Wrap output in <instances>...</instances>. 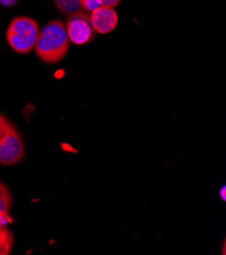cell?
<instances>
[{
    "label": "cell",
    "mask_w": 226,
    "mask_h": 255,
    "mask_svg": "<svg viewBox=\"0 0 226 255\" xmlns=\"http://www.w3.org/2000/svg\"><path fill=\"white\" fill-rule=\"evenodd\" d=\"M17 0H0V3H2L5 6H11L13 5Z\"/></svg>",
    "instance_id": "obj_12"
},
{
    "label": "cell",
    "mask_w": 226,
    "mask_h": 255,
    "mask_svg": "<svg viewBox=\"0 0 226 255\" xmlns=\"http://www.w3.org/2000/svg\"><path fill=\"white\" fill-rule=\"evenodd\" d=\"M39 35V23L29 16L14 17L7 28L6 40L10 48L19 54L30 53Z\"/></svg>",
    "instance_id": "obj_2"
},
{
    "label": "cell",
    "mask_w": 226,
    "mask_h": 255,
    "mask_svg": "<svg viewBox=\"0 0 226 255\" xmlns=\"http://www.w3.org/2000/svg\"><path fill=\"white\" fill-rule=\"evenodd\" d=\"M34 48L38 57L47 64L61 61L69 50V38L63 21L55 19L46 23L39 31Z\"/></svg>",
    "instance_id": "obj_1"
},
{
    "label": "cell",
    "mask_w": 226,
    "mask_h": 255,
    "mask_svg": "<svg viewBox=\"0 0 226 255\" xmlns=\"http://www.w3.org/2000/svg\"><path fill=\"white\" fill-rule=\"evenodd\" d=\"M8 123H9V120L2 113H0V132L5 128V127L8 125Z\"/></svg>",
    "instance_id": "obj_11"
},
{
    "label": "cell",
    "mask_w": 226,
    "mask_h": 255,
    "mask_svg": "<svg viewBox=\"0 0 226 255\" xmlns=\"http://www.w3.org/2000/svg\"><path fill=\"white\" fill-rule=\"evenodd\" d=\"M81 5H82V9L89 12H91L92 10L100 6L97 0H81Z\"/></svg>",
    "instance_id": "obj_9"
},
{
    "label": "cell",
    "mask_w": 226,
    "mask_h": 255,
    "mask_svg": "<svg viewBox=\"0 0 226 255\" xmlns=\"http://www.w3.org/2000/svg\"><path fill=\"white\" fill-rule=\"evenodd\" d=\"M90 22L98 34H108L114 31L118 24V13L113 7L99 6L90 12Z\"/></svg>",
    "instance_id": "obj_5"
},
{
    "label": "cell",
    "mask_w": 226,
    "mask_h": 255,
    "mask_svg": "<svg viewBox=\"0 0 226 255\" xmlns=\"http://www.w3.org/2000/svg\"><path fill=\"white\" fill-rule=\"evenodd\" d=\"M100 6H108V7H116L121 0H97Z\"/></svg>",
    "instance_id": "obj_10"
},
{
    "label": "cell",
    "mask_w": 226,
    "mask_h": 255,
    "mask_svg": "<svg viewBox=\"0 0 226 255\" xmlns=\"http://www.w3.org/2000/svg\"><path fill=\"white\" fill-rule=\"evenodd\" d=\"M24 155V145L21 136L15 127L9 122L5 128L0 132V164L14 165L20 162Z\"/></svg>",
    "instance_id": "obj_3"
},
{
    "label": "cell",
    "mask_w": 226,
    "mask_h": 255,
    "mask_svg": "<svg viewBox=\"0 0 226 255\" xmlns=\"http://www.w3.org/2000/svg\"><path fill=\"white\" fill-rule=\"evenodd\" d=\"M13 246V234L5 226H0V255H8Z\"/></svg>",
    "instance_id": "obj_7"
},
{
    "label": "cell",
    "mask_w": 226,
    "mask_h": 255,
    "mask_svg": "<svg viewBox=\"0 0 226 255\" xmlns=\"http://www.w3.org/2000/svg\"><path fill=\"white\" fill-rule=\"evenodd\" d=\"M65 28L69 41L75 45H85L90 42L95 35L89 14L82 10L69 15Z\"/></svg>",
    "instance_id": "obj_4"
},
{
    "label": "cell",
    "mask_w": 226,
    "mask_h": 255,
    "mask_svg": "<svg viewBox=\"0 0 226 255\" xmlns=\"http://www.w3.org/2000/svg\"><path fill=\"white\" fill-rule=\"evenodd\" d=\"M57 9L66 15H71L82 10L81 0H54Z\"/></svg>",
    "instance_id": "obj_6"
},
{
    "label": "cell",
    "mask_w": 226,
    "mask_h": 255,
    "mask_svg": "<svg viewBox=\"0 0 226 255\" xmlns=\"http://www.w3.org/2000/svg\"><path fill=\"white\" fill-rule=\"evenodd\" d=\"M11 202L12 199L8 187L0 181V215L9 213Z\"/></svg>",
    "instance_id": "obj_8"
},
{
    "label": "cell",
    "mask_w": 226,
    "mask_h": 255,
    "mask_svg": "<svg viewBox=\"0 0 226 255\" xmlns=\"http://www.w3.org/2000/svg\"><path fill=\"white\" fill-rule=\"evenodd\" d=\"M225 186H223L222 188H221V191H220V196L222 197V199L223 200H225Z\"/></svg>",
    "instance_id": "obj_13"
}]
</instances>
